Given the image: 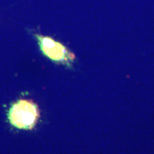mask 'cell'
<instances>
[{
  "label": "cell",
  "mask_w": 154,
  "mask_h": 154,
  "mask_svg": "<svg viewBox=\"0 0 154 154\" xmlns=\"http://www.w3.org/2000/svg\"><path fill=\"white\" fill-rule=\"evenodd\" d=\"M42 53L54 63L72 68L76 57L66 46L53 38L42 34H34Z\"/></svg>",
  "instance_id": "7a4b0ae2"
},
{
  "label": "cell",
  "mask_w": 154,
  "mask_h": 154,
  "mask_svg": "<svg viewBox=\"0 0 154 154\" xmlns=\"http://www.w3.org/2000/svg\"><path fill=\"white\" fill-rule=\"evenodd\" d=\"M40 119V110L33 100L20 99L7 111L9 123L19 130H32Z\"/></svg>",
  "instance_id": "6da1fadb"
}]
</instances>
